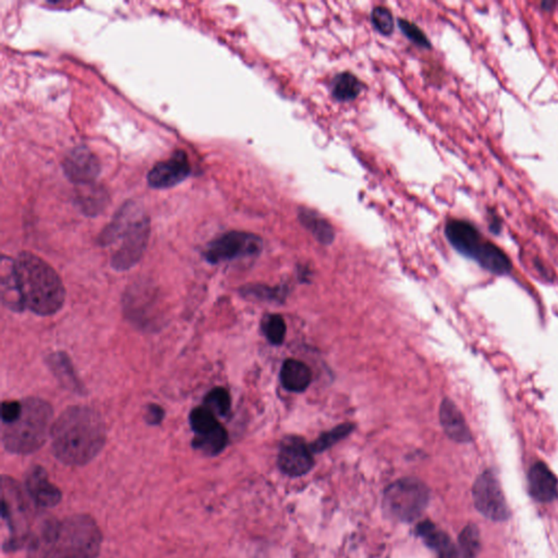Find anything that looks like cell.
Returning <instances> with one entry per match:
<instances>
[{
	"instance_id": "obj_29",
	"label": "cell",
	"mask_w": 558,
	"mask_h": 558,
	"mask_svg": "<svg viewBox=\"0 0 558 558\" xmlns=\"http://www.w3.org/2000/svg\"><path fill=\"white\" fill-rule=\"evenodd\" d=\"M371 21L374 29L382 35H391L395 29V20L393 13L388 8L377 6L372 10Z\"/></svg>"
},
{
	"instance_id": "obj_9",
	"label": "cell",
	"mask_w": 558,
	"mask_h": 558,
	"mask_svg": "<svg viewBox=\"0 0 558 558\" xmlns=\"http://www.w3.org/2000/svg\"><path fill=\"white\" fill-rule=\"evenodd\" d=\"M189 420L194 433L193 448L210 457L224 451L228 444V433L211 410L206 407L194 408Z\"/></svg>"
},
{
	"instance_id": "obj_8",
	"label": "cell",
	"mask_w": 558,
	"mask_h": 558,
	"mask_svg": "<svg viewBox=\"0 0 558 558\" xmlns=\"http://www.w3.org/2000/svg\"><path fill=\"white\" fill-rule=\"evenodd\" d=\"M445 235L454 249L475 260L480 266L483 265L497 249V245L485 239L475 225L463 219L448 221Z\"/></svg>"
},
{
	"instance_id": "obj_30",
	"label": "cell",
	"mask_w": 558,
	"mask_h": 558,
	"mask_svg": "<svg viewBox=\"0 0 558 558\" xmlns=\"http://www.w3.org/2000/svg\"><path fill=\"white\" fill-rule=\"evenodd\" d=\"M398 25H399L400 31L403 32L406 37L410 40L412 43L422 48H427V49L432 47L431 42L427 39V36L418 27L417 24L412 23L406 19H399Z\"/></svg>"
},
{
	"instance_id": "obj_23",
	"label": "cell",
	"mask_w": 558,
	"mask_h": 558,
	"mask_svg": "<svg viewBox=\"0 0 558 558\" xmlns=\"http://www.w3.org/2000/svg\"><path fill=\"white\" fill-rule=\"evenodd\" d=\"M141 214V212L135 209V206L132 205V204L120 210L116 217L114 218L113 222L99 235V240H97L99 245L107 247V245H111V243L117 241L119 238H123L128 228L132 225V223Z\"/></svg>"
},
{
	"instance_id": "obj_24",
	"label": "cell",
	"mask_w": 558,
	"mask_h": 558,
	"mask_svg": "<svg viewBox=\"0 0 558 558\" xmlns=\"http://www.w3.org/2000/svg\"><path fill=\"white\" fill-rule=\"evenodd\" d=\"M362 92V82L351 72H341L332 82V95L338 102L357 99Z\"/></svg>"
},
{
	"instance_id": "obj_32",
	"label": "cell",
	"mask_w": 558,
	"mask_h": 558,
	"mask_svg": "<svg viewBox=\"0 0 558 558\" xmlns=\"http://www.w3.org/2000/svg\"><path fill=\"white\" fill-rule=\"evenodd\" d=\"M242 296L251 299L271 300L276 299L281 293H276V289L261 285H248L240 290Z\"/></svg>"
},
{
	"instance_id": "obj_20",
	"label": "cell",
	"mask_w": 558,
	"mask_h": 558,
	"mask_svg": "<svg viewBox=\"0 0 558 558\" xmlns=\"http://www.w3.org/2000/svg\"><path fill=\"white\" fill-rule=\"evenodd\" d=\"M1 300L12 311L21 312L25 309L16 275L15 261L5 257L1 263Z\"/></svg>"
},
{
	"instance_id": "obj_4",
	"label": "cell",
	"mask_w": 558,
	"mask_h": 558,
	"mask_svg": "<svg viewBox=\"0 0 558 558\" xmlns=\"http://www.w3.org/2000/svg\"><path fill=\"white\" fill-rule=\"evenodd\" d=\"M21 417L3 430V443L12 454L27 455L45 444L53 425V408L41 398H28L22 401Z\"/></svg>"
},
{
	"instance_id": "obj_26",
	"label": "cell",
	"mask_w": 558,
	"mask_h": 558,
	"mask_svg": "<svg viewBox=\"0 0 558 558\" xmlns=\"http://www.w3.org/2000/svg\"><path fill=\"white\" fill-rule=\"evenodd\" d=\"M262 331L269 343L276 346L281 345L287 332L285 320L279 314H269L262 321Z\"/></svg>"
},
{
	"instance_id": "obj_14",
	"label": "cell",
	"mask_w": 558,
	"mask_h": 558,
	"mask_svg": "<svg viewBox=\"0 0 558 558\" xmlns=\"http://www.w3.org/2000/svg\"><path fill=\"white\" fill-rule=\"evenodd\" d=\"M63 173L72 183L90 185L101 173L99 159L87 147L72 150L63 163Z\"/></svg>"
},
{
	"instance_id": "obj_16",
	"label": "cell",
	"mask_w": 558,
	"mask_h": 558,
	"mask_svg": "<svg viewBox=\"0 0 558 558\" xmlns=\"http://www.w3.org/2000/svg\"><path fill=\"white\" fill-rule=\"evenodd\" d=\"M439 421L449 439L457 443H470L472 441L471 431L465 417L456 404L448 398L443 399L439 407Z\"/></svg>"
},
{
	"instance_id": "obj_3",
	"label": "cell",
	"mask_w": 558,
	"mask_h": 558,
	"mask_svg": "<svg viewBox=\"0 0 558 558\" xmlns=\"http://www.w3.org/2000/svg\"><path fill=\"white\" fill-rule=\"evenodd\" d=\"M41 558H97L103 535L87 515H75L48 525L42 535Z\"/></svg>"
},
{
	"instance_id": "obj_34",
	"label": "cell",
	"mask_w": 558,
	"mask_h": 558,
	"mask_svg": "<svg viewBox=\"0 0 558 558\" xmlns=\"http://www.w3.org/2000/svg\"><path fill=\"white\" fill-rule=\"evenodd\" d=\"M144 417H145V421L150 425H159L163 421L164 417H165V411H164L161 406L151 404V405L147 406Z\"/></svg>"
},
{
	"instance_id": "obj_7",
	"label": "cell",
	"mask_w": 558,
	"mask_h": 558,
	"mask_svg": "<svg viewBox=\"0 0 558 558\" xmlns=\"http://www.w3.org/2000/svg\"><path fill=\"white\" fill-rule=\"evenodd\" d=\"M263 249L259 236L245 231H229L210 242L204 257L211 264L224 263L257 255Z\"/></svg>"
},
{
	"instance_id": "obj_10",
	"label": "cell",
	"mask_w": 558,
	"mask_h": 558,
	"mask_svg": "<svg viewBox=\"0 0 558 558\" xmlns=\"http://www.w3.org/2000/svg\"><path fill=\"white\" fill-rule=\"evenodd\" d=\"M472 497L475 508L487 519L504 521L509 517L503 490L493 472L487 470L478 477L472 489Z\"/></svg>"
},
{
	"instance_id": "obj_31",
	"label": "cell",
	"mask_w": 558,
	"mask_h": 558,
	"mask_svg": "<svg viewBox=\"0 0 558 558\" xmlns=\"http://www.w3.org/2000/svg\"><path fill=\"white\" fill-rule=\"evenodd\" d=\"M104 192L97 191V190H91V193L85 194L82 198V209L85 212L87 215H96L102 211L104 207Z\"/></svg>"
},
{
	"instance_id": "obj_17",
	"label": "cell",
	"mask_w": 558,
	"mask_h": 558,
	"mask_svg": "<svg viewBox=\"0 0 558 558\" xmlns=\"http://www.w3.org/2000/svg\"><path fill=\"white\" fill-rule=\"evenodd\" d=\"M528 481L530 493L537 501L550 503L557 499V478L545 463H537L532 466Z\"/></svg>"
},
{
	"instance_id": "obj_6",
	"label": "cell",
	"mask_w": 558,
	"mask_h": 558,
	"mask_svg": "<svg viewBox=\"0 0 558 558\" xmlns=\"http://www.w3.org/2000/svg\"><path fill=\"white\" fill-rule=\"evenodd\" d=\"M427 485L415 478H405L392 483L384 492L383 511L388 518L399 523H413L429 505Z\"/></svg>"
},
{
	"instance_id": "obj_25",
	"label": "cell",
	"mask_w": 558,
	"mask_h": 558,
	"mask_svg": "<svg viewBox=\"0 0 558 558\" xmlns=\"http://www.w3.org/2000/svg\"><path fill=\"white\" fill-rule=\"evenodd\" d=\"M355 429V425L351 423H344L338 427H334L331 431L325 432L322 434L319 439H315L313 443L310 445L312 453H322V451L329 449L332 446L341 442V439H345L349 435L351 432Z\"/></svg>"
},
{
	"instance_id": "obj_36",
	"label": "cell",
	"mask_w": 558,
	"mask_h": 558,
	"mask_svg": "<svg viewBox=\"0 0 558 558\" xmlns=\"http://www.w3.org/2000/svg\"><path fill=\"white\" fill-rule=\"evenodd\" d=\"M554 6H555V3H550V1H544V3H542V8H543L544 10H547V11L553 9Z\"/></svg>"
},
{
	"instance_id": "obj_5",
	"label": "cell",
	"mask_w": 558,
	"mask_h": 558,
	"mask_svg": "<svg viewBox=\"0 0 558 558\" xmlns=\"http://www.w3.org/2000/svg\"><path fill=\"white\" fill-rule=\"evenodd\" d=\"M123 308L128 321L144 332H156L165 324V310L159 288L147 279H139L126 290Z\"/></svg>"
},
{
	"instance_id": "obj_21",
	"label": "cell",
	"mask_w": 558,
	"mask_h": 558,
	"mask_svg": "<svg viewBox=\"0 0 558 558\" xmlns=\"http://www.w3.org/2000/svg\"><path fill=\"white\" fill-rule=\"evenodd\" d=\"M281 381L287 391L301 393L305 392L311 384V370L299 360H286L281 367Z\"/></svg>"
},
{
	"instance_id": "obj_12",
	"label": "cell",
	"mask_w": 558,
	"mask_h": 558,
	"mask_svg": "<svg viewBox=\"0 0 558 558\" xmlns=\"http://www.w3.org/2000/svg\"><path fill=\"white\" fill-rule=\"evenodd\" d=\"M277 463L284 475L302 477L314 467L313 453L301 437L288 436L281 442Z\"/></svg>"
},
{
	"instance_id": "obj_35",
	"label": "cell",
	"mask_w": 558,
	"mask_h": 558,
	"mask_svg": "<svg viewBox=\"0 0 558 558\" xmlns=\"http://www.w3.org/2000/svg\"><path fill=\"white\" fill-rule=\"evenodd\" d=\"M490 229H491V231L493 233H499V231H501L502 223L497 216H494V217H492L491 222H490Z\"/></svg>"
},
{
	"instance_id": "obj_28",
	"label": "cell",
	"mask_w": 558,
	"mask_h": 558,
	"mask_svg": "<svg viewBox=\"0 0 558 558\" xmlns=\"http://www.w3.org/2000/svg\"><path fill=\"white\" fill-rule=\"evenodd\" d=\"M459 545L463 558H477L480 551V533L475 526H467L461 531Z\"/></svg>"
},
{
	"instance_id": "obj_22",
	"label": "cell",
	"mask_w": 558,
	"mask_h": 558,
	"mask_svg": "<svg viewBox=\"0 0 558 558\" xmlns=\"http://www.w3.org/2000/svg\"><path fill=\"white\" fill-rule=\"evenodd\" d=\"M298 218L301 225L322 245H331L335 240V230L333 226L317 211L301 207L298 211Z\"/></svg>"
},
{
	"instance_id": "obj_15",
	"label": "cell",
	"mask_w": 558,
	"mask_h": 558,
	"mask_svg": "<svg viewBox=\"0 0 558 558\" xmlns=\"http://www.w3.org/2000/svg\"><path fill=\"white\" fill-rule=\"evenodd\" d=\"M25 487L32 501L40 507H55L61 501V492L49 481L47 472L41 466H34L29 470Z\"/></svg>"
},
{
	"instance_id": "obj_27",
	"label": "cell",
	"mask_w": 558,
	"mask_h": 558,
	"mask_svg": "<svg viewBox=\"0 0 558 558\" xmlns=\"http://www.w3.org/2000/svg\"><path fill=\"white\" fill-rule=\"evenodd\" d=\"M204 404L213 413L225 417L231 408V398L226 388L215 387L205 396Z\"/></svg>"
},
{
	"instance_id": "obj_11",
	"label": "cell",
	"mask_w": 558,
	"mask_h": 558,
	"mask_svg": "<svg viewBox=\"0 0 558 558\" xmlns=\"http://www.w3.org/2000/svg\"><path fill=\"white\" fill-rule=\"evenodd\" d=\"M150 229V219L143 214L128 228L123 237V245L111 257V267L115 271H128L141 260L147 250Z\"/></svg>"
},
{
	"instance_id": "obj_2",
	"label": "cell",
	"mask_w": 558,
	"mask_h": 558,
	"mask_svg": "<svg viewBox=\"0 0 558 558\" xmlns=\"http://www.w3.org/2000/svg\"><path fill=\"white\" fill-rule=\"evenodd\" d=\"M15 271L24 307L40 317H51L65 305L66 289L49 264L30 252L15 260Z\"/></svg>"
},
{
	"instance_id": "obj_33",
	"label": "cell",
	"mask_w": 558,
	"mask_h": 558,
	"mask_svg": "<svg viewBox=\"0 0 558 558\" xmlns=\"http://www.w3.org/2000/svg\"><path fill=\"white\" fill-rule=\"evenodd\" d=\"M22 411H23V404H22V401L10 400V401L3 403V406H1V421H3L4 425L17 421L21 417Z\"/></svg>"
},
{
	"instance_id": "obj_1",
	"label": "cell",
	"mask_w": 558,
	"mask_h": 558,
	"mask_svg": "<svg viewBox=\"0 0 558 558\" xmlns=\"http://www.w3.org/2000/svg\"><path fill=\"white\" fill-rule=\"evenodd\" d=\"M51 434L53 453L60 463L83 466L103 449L107 432L99 412L85 406H75L58 417Z\"/></svg>"
},
{
	"instance_id": "obj_19",
	"label": "cell",
	"mask_w": 558,
	"mask_h": 558,
	"mask_svg": "<svg viewBox=\"0 0 558 558\" xmlns=\"http://www.w3.org/2000/svg\"><path fill=\"white\" fill-rule=\"evenodd\" d=\"M47 365L53 372L56 379L60 382L63 387L67 388L73 393L84 395L87 393L82 382L75 373V368L72 365L65 353H54L47 358Z\"/></svg>"
},
{
	"instance_id": "obj_13",
	"label": "cell",
	"mask_w": 558,
	"mask_h": 558,
	"mask_svg": "<svg viewBox=\"0 0 558 558\" xmlns=\"http://www.w3.org/2000/svg\"><path fill=\"white\" fill-rule=\"evenodd\" d=\"M191 173L189 159L183 151H176L169 159L156 164L149 175L147 183L154 189H168L183 183Z\"/></svg>"
},
{
	"instance_id": "obj_18",
	"label": "cell",
	"mask_w": 558,
	"mask_h": 558,
	"mask_svg": "<svg viewBox=\"0 0 558 558\" xmlns=\"http://www.w3.org/2000/svg\"><path fill=\"white\" fill-rule=\"evenodd\" d=\"M416 535L423 540L427 547L436 552L437 558H459L451 538L429 520L422 521L417 526Z\"/></svg>"
}]
</instances>
